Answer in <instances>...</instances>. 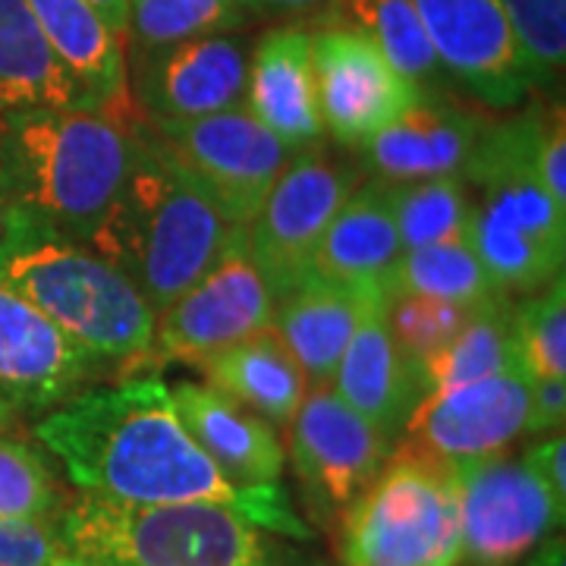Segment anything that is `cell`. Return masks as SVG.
Instances as JSON below:
<instances>
[{"label":"cell","instance_id":"1","mask_svg":"<svg viewBox=\"0 0 566 566\" xmlns=\"http://www.w3.org/2000/svg\"><path fill=\"white\" fill-rule=\"evenodd\" d=\"M32 438L61 465L66 482L88 497L123 504H221L252 526L305 542L312 532L296 516L281 482L233 485L186 431L158 375L114 387H88L44 412Z\"/></svg>","mask_w":566,"mask_h":566},{"label":"cell","instance_id":"2","mask_svg":"<svg viewBox=\"0 0 566 566\" xmlns=\"http://www.w3.org/2000/svg\"><path fill=\"white\" fill-rule=\"evenodd\" d=\"M136 158L133 117L102 107L0 120V167L17 223L85 243Z\"/></svg>","mask_w":566,"mask_h":566},{"label":"cell","instance_id":"3","mask_svg":"<svg viewBox=\"0 0 566 566\" xmlns=\"http://www.w3.org/2000/svg\"><path fill=\"white\" fill-rule=\"evenodd\" d=\"M133 167L82 245L114 264L155 312H164L211 271L237 227L170 164L142 117H133Z\"/></svg>","mask_w":566,"mask_h":566},{"label":"cell","instance_id":"4","mask_svg":"<svg viewBox=\"0 0 566 566\" xmlns=\"http://www.w3.org/2000/svg\"><path fill=\"white\" fill-rule=\"evenodd\" d=\"M542 107H528L501 123H485L465 164L472 245L491 283L510 293H538L564 274L566 208L547 196L535 170Z\"/></svg>","mask_w":566,"mask_h":566},{"label":"cell","instance_id":"5","mask_svg":"<svg viewBox=\"0 0 566 566\" xmlns=\"http://www.w3.org/2000/svg\"><path fill=\"white\" fill-rule=\"evenodd\" d=\"M0 283L117 368H133L151 344L158 312L88 245L17 223L0 245Z\"/></svg>","mask_w":566,"mask_h":566},{"label":"cell","instance_id":"6","mask_svg":"<svg viewBox=\"0 0 566 566\" xmlns=\"http://www.w3.org/2000/svg\"><path fill=\"white\" fill-rule=\"evenodd\" d=\"M63 547L102 566H286L268 532L221 504H123L82 494L57 520Z\"/></svg>","mask_w":566,"mask_h":566},{"label":"cell","instance_id":"7","mask_svg":"<svg viewBox=\"0 0 566 566\" xmlns=\"http://www.w3.org/2000/svg\"><path fill=\"white\" fill-rule=\"evenodd\" d=\"M334 532L346 566H460L457 465L394 444Z\"/></svg>","mask_w":566,"mask_h":566},{"label":"cell","instance_id":"8","mask_svg":"<svg viewBox=\"0 0 566 566\" xmlns=\"http://www.w3.org/2000/svg\"><path fill=\"white\" fill-rule=\"evenodd\" d=\"M186 180L233 227L259 214L293 151L249 114L230 107L196 120H142Z\"/></svg>","mask_w":566,"mask_h":566},{"label":"cell","instance_id":"9","mask_svg":"<svg viewBox=\"0 0 566 566\" xmlns=\"http://www.w3.org/2000/svg\"><path fill=\"white\" fill-rule=\"evenodd\" d=\"M271 324L274 296L249 259L243 227H237L221 259L202 281L158 312L151 344L133 368H164L174 363L202 368L218 353L243 344Z\"/></svg>","mask_w":566,"mask_h":566},{"label":"cell","instance_id":"10","mask_svg":"<svg viewBox=\"0 0 566 566\" xmlns=\"http://www.w3.org/2000/svg\"><path fill=\"white\" fill-rule=\"evenodd\" d=\"M356 182L359 170L334 161L324 145L293 151L259 214L243 227L249 259L259 268L274 303L312 277L324 230Z\"/></svg>","mask_w":566,"mask_h":566},{"label":"cell","instance_id":"11","mask_svg":"<svg viewBox=\"0 0 566 566\" xmlns=\"http://www.w3.org/2000/svg\"><path fill=\"white\" fill-rule=\"evenodd\" d=\"M312 70L324 133L344 148H365L424 98L387 63L363 25L334 10L312 25Z\"/></svg>","mask_w":566,"mask_h":566},{"label":"cell","instance_id":"12","mask_svg":"<svg viewBox=\"0 0 566 566\" xmlns=\"http://www.w3.org/2000/svg\"><path fill=\"white\" fill-rule=\"evenodd\" d=\"M460 566H520L564 528L560 504L523 457H488L457 465Z\"/></svg>","mask_w":566,"mask_h":566},{"label":"cell","instance_id":"13","mask_svg":"<svg viewBox=\"0 0 566 566\" xmlns=\"http://www.w3.org/2000/svg\"><path fill=\"white\" fill-rule=\"evenodd\" d=\"M290 428V460L303 485V504L322 528H337L344 510L381 472L394 444L334 394L312 385Z\"/></svg>","mask_w":566,"mask_h":566},{"label":"cell","instance_id":"14","mask_svg":"<svg viewBox=\"0 0 566 566\" xmlns=\"http://www.w3.org/2000/svg\"><path fill=\"white\" fill-rule=\"evenodd\" d=\"M252 41L221 32L151 51H129L126 92L142 120H196L245 104Z\"/></svg>","mask_w":566,"mask_h":566},{"label":"cell","instance_id":"15","mask_svg":"<svg viewBox=\"0 0 566 566\" xmlns=\"http://www.w3.org/2000/svg\"><path fill=\"white\" fill-rule=\"evenodd\" d=\"M532 378L523 365L482 381L424 397L397 444L438 463L463 465L501 457L528 431Z\"/></svg>","mask_w":566,"mask_h":566},{"label":"cell","instance_id":"16","mask_svg":"<svg viewBox=\"0 0 566 566\" xmlns=\"http://www.w3.org/2000/svg\"><path fill=\"white\" fill-rule=\"evenodd\" d=\"M419 13L447 80L494 111H510L532 92L526 61L501 0H409Z\"/></svg>","mask_w":566,"mask_h":566},{"label":"cell","instance_id":"17","mask_svg":"<svg viewBox=\"0 0 566 566\" xmlns=\"http://www.w3.org/2000/svg\"><path fill=\"white\" fill-rule=\"evenodd\" d=\"M120 371L70 340L35 305L0 283V403L17 416H44Z\"/></svg>","mask_w":566,"mask_h":566},{"label":"cell","instance_id":"18","mask_svg":"<svg viewBox=\"0 0 566 566\" xmlns=\"http://www.w3.org/2000/svg\"><path fill=\"white\" fill-rule=\"evenodd\" d=\"M245 107L290 151L322 145L324 123L315 98L308 22H277L252 44Z\"/></svg>","mask_w":566,"mask_h":566},{"label":"cell","instance_id":"19","mask_svg":"<svg viewBox=\"0 0 566 566\" xmlns=\"http://www.w3.org/2000/svg\"><path fill=\"white\" fill-rule=\"evenodd\" d=\"M485 123L450 95H424L359 148L363 167L381 182L463 177Z\"/></svg>","mask_w":566,"mask_h":566},{"label":"cell","instance_id":"20","mask_svg":"<svg viewBox=\"0 0 566 566\" xmlns=\"http://www.w3.org/2000/svg\"><path fill=\"white\" fill-rule=\"evenodd\" d=\"M387 305L390 303L365 308L331 387L349 409H356L390 444H397L412 409L422 400V387L416 363L397 346L387 327Z\"/></svg>","mask_w":566,"mask_h":566},{"label":"cell","instance_id":"21","mask_svg":"<svg viewBox=\"0 0 566 566\" xmlns=\"http://www.w3.org/2000/svg\"><path fill=\"white\" fill-rule=\"evenodd\" d=\"M403 259V243L390 214L387 182L356 186L315 252L312 274L359 293L394 300V277Z\"/></svg>","mask_w":566,"mask_h":566},{"label":"cell","instance_id":"22","mask_svg":"<svg viewBox=\"0 0 566 566\" xmlns=\"http://www.w3.org/2000/svg\"><path fill=\"white\" fill-rule=\"evenodd\" d=\"M170 397L192 441L233 485L259 488L281 482L286 450L274 424L223 397L221 390L196 381L170 385Z\"/></svg>","mask_w":566,"mask_h":566},{"label":"cell","instance_id":"23","mask_svg":"<svg viewBox=\"0 0 566 566\" xmlns=\"http://www.w3.org/2000/svg\"><path fill=\"white\" fill-rule=\"evenodd\" d=\"M390 303L385 296L359 293L324 277H305L274 303V331L293 359L303 365L308 387L331 385L344 349L363 322L365 308Z\"/></svg>","mask_w":566,"mask_h":566},{"label":"cell","instance_id":"24","mask_svg":"<svg viewBox=\"0 0 566 566\" xmlns=\"http://www.w3.org/2000/svg\"><path fill=\"white\" fill-rule=\"evenodd\" d=\"M70 107L95 104L48 44L29 0H0V120Z\"/></svg>","mask_w":566,"mask_h":566},{"label":"cell","instance_id":"25","mask_svg":"<svg viewBox=\"0 0 566 566\" xmlns=\"http://www.w3.org/2000/svg\"><path fill=\"white\" fill-rule=\"evenodd\" d=\"M35 20L66 73L80 82L88 102L102 111H126V54L123 41L88 0H29Z\"/></svg>","mask_w":566,"mask_h":566},{"label":"cell","instance_id":"26","mask_svg":"<svg viewBox=\"0 0 566 566\" xmlns=\"http://www.w3.org/2000/svg\"><path fill=\"white\" fill-rule=\"evenodd\" d=\"M202 371L205 385L221 390L223 397L237 400L274 428L293 422L308 394L303 365L293 359L274 327L218 353L202 365Z\"/></svg>","mask_w":566,"mask_h":566},{"label":"cell","instance_id":"27","mask_svg":"<svg viewBox=\"0 0 566 566\" xmlns=\"http://www.w3.org/2000/svg\"><path fill=\"white\" fill-rule=\"evenodd\" d=\"M523 365L516 340V312L510 296L497 293L494 300L475 305L453 340L438 353L416 363L419 387L424 397H438L447 390L501 375L506 368Z\"/></svg>","mask_w":566,"mask_h":566},{"label":"cell","instance_id":"28","mask_svg":"<svg viewBox=\"0 0 566 566\" xmlns=\"http://www.w3.org/2000/svg\"><path fill=\"white\" fill-rule=\"evenodd\" d=\"M334 13L363 25L387 63L422 95H447L453 88L409 0H334Z\"/></svg>","mask_w":566,"mask_h":566},{"label":"cell","instance_id":"29","mask_svg":"<svg viewBox=\"0 0 566 566\" xmlns=\"http://www.w3.org/2000/svg\"><path fill=\"white\" fill-rule=\"evenodd\" d=\"M400 293H419V296H434V300L475 308L494 300L501 290L491 283L472 245L465 243V237H460L422 249H406L394 277V296Z\"/></svg>","mask_w":566,"mask_h":566},{"label":"cell","instance_id":"30","mask_svg":"<svg viewBox=\"0 0 566 566\" xmlns=\"http://www.w3.org/2000/svg\"><path fill=\"white\" fill-rule=\"evenodd\" d=\"M387 199L403 252L465 237L472 205L465 177L387 182Z\"/></svg>","mask_w":566,"mask_h":566},{"label":"cell","instance_id":"31","mask_svg":"<svg viewBox=\"0 0 566 566\" xmlns=\"http://www.w3.org/2000/svg\"><path fill=\"white\" fill-rule=\"evenodd\" d=\"M249 25L237 0H129L123 41L129 51H151L177 41L243 32Z\"/></svg>","mask_w":566,"mask_h":566},{"label":"cell","instance_id":"32","mask_svg":"<svg viewBox=\"0 0 566 566\" xmlns=\"http://www.w3.org/2000/svg\"><path fill=\"white\" fill-rule=\"evenodd\" d=\"M70 501L44 447L0 431V523L61 520Z\"/></svg>","mask_w":566,"mask_h":566},{"label":"cell","instance_id":"33","mask_svg":"<svg viewBox=\"0 0 566 566\" xmlns=\"http://www.w3.org/2000/svg\"><path fill=\"white\" fill-rule=\"evenodd\" d=\"M520 359L528 378H566V281L557 274L526 303L513 305Z\"/></svg>","mask_w":566,"mask_h":566},{"label":"cell","instance_id":"34","mask_svg":"<svg viewBox=\"0 0 566 566\" xmlns=\"http://www.w3.org/2000/svg\"><path fill=\"white\" fill-rule=\"evenodd\" d=\"M532 88H557L566 66V0H501Z\"/></svg>","mask_w":566,"mask_h":566},{"label":"cell","instance_id":"35","mask_svg":"<svg viewBox=\"0 0 566 566\" xmlns=\"http://www.w3.org/2000/svg\"><path fill=\"white\" fill-rule=\"evenodd\" d=\"M472 308L434 296H419V293H400L387 305V327L394 334L397 346L403 349L412 363L438 353L441 346L453 340L469 318Z\"/></svg>","mask_w":566,"mask_h":566},{"label":"cell","instance_id":"36","mask_svg":"<svg viewBox=\"0 0 566 566\" xmlns=\"http://www.w3.org/2000/svg\"><path fill=\"white\" fill-rule=\"evenodd\" d=\"M63 551L57 520L0 523V566H51Z\"/></svg>","mask_w":566,"mask_h":566},{"label":"cell","instance_id":"37","mask_svg":"<svg viewBox=\"0 0 566 566\" xmlns=\"http://www.w3.org/2000/svg\"><path fill=\"white\" fill-rule=\"evenodd\" d=\"M535 170L554 202L566 208V120L564 107H547L538 129L535 148Z\"/></svg>","mask_w":566,"mask_h":566},{"label":"cell","instance_id":"38","mask_svg":"<svg viewBox=\"0 0 566 566\" xmlns=\"http://www.w3.org/2000/svg\"><path fill=\"white\" fill-rule=\"evenodd\" d=\"M566 422V378H532L528 406V438L564 431Z\"/></svg>","mask_w":566,"mask_h":566},{"label":"cell","instance_id":"39","mask_svg":"<svg viewBox=\"0 0 566 566\" xmlns=\"http://www.w3.org/2000/svg\"><path fill=\"white\" fill-rule=\"evenodd\" d=\"M526 460L538 475L542 482L551 488V494L566 504V438L564 431H551V434H538L532 444L526 447L523 453Z\"/></svg>","mask_w":566,"mask_h":566},{"label":"cell","instance_id":"40","mask_svg":"<svg viewBox=\"0 0 566 566\" xmlns=\"http://www.w3.org/2000/svg\"><path fill=\"white\" fill-rule=\"evenodd\" d=\"M249 20H318L334 10V0H237Z\"/></svg>","mask_w":566,"mask_h":566},{"label":"cell","instance_id":"41","mask_svg":"<svg viewBox=\"0 0 566 566\" xmlns=\"http://www.w3.org/2000/svg\"><path fill=\"white\" fill-rule=\"evenodd\" d=\"M520 566H566L564 535H560V532H557V535H551V538L535 547V551H532Z\"/></svg>","mask_w":566,"mask_h":566},{"label":"cell","instance_id":"42","mask_svg":"<svg viewBox=\"0 0 566 566\" xmlns=\"http://www.w3.org/2000/svg\"><path fill=\"white\" fill-rule=\"evenodd\" d=\"M88 3H92V7H95V13L111 25V32L123 41V29H126V7H129V0H88Z\"/></svg>","mask_w":566,"mask_h":566},{"label":"cell","instance_id":"43","mask_svg":"<svg viewBox=\"0 0 566 566\" xmlns=\"http://www.w3.org/2000/svg\"><path fill=\"white\" fill-rule=\"evenodd\" d=\"M13 227H17V214H13V205L7 196V180H3V167H0V245L7 243Z\"/></svg>","mask_w":566,"mask_h":566},{"label":"cell","instance_id":"44","mask_svg":"<svg viewBox=\"0 0 566 566\" xmlns=\"http://www.w3.org/2000/svg\"><path fill=\"white\" fill-rule=\"evenodd\" d=\"M51 566H102V564H95V560H85V557H76V554L63 551V554H57V557H54V564Z\"/></svg>","mask_w":566,"mask_h":566},{"label":"cell","instance_id":"45","mask_svg":"<svg viewBox=\"0 0 566 566\" xmlns=\"http://www.w3.org/2000/svg\"><path fill=\"white\" fill-rule=\"evenodd\" d=\"M17 422H20V416H17L7 403H0V431H13Z\"/></svg>","mask_w":566,"mask_h":566},{"label":"cell","instance_id":"46","mask_svg":"<svg viewBox=\"0 0 566 566\" xmlns=\"http://www.w3.org/2000/svg\"><path fill=\"white\" fill-rule=\"evenodd\" d=\"M308 566H334V564H324V560H315V564H308ZM340 566H346V564H340Z\"/></svg>","mask_w":566,"mask_h":566}]
</instances>
